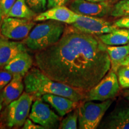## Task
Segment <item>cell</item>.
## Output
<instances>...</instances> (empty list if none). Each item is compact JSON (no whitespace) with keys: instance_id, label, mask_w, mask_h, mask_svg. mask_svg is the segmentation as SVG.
Returning a JSON list of instances; mask_svg holds the SVG:
<instances>
[{"instance_id":"2","label":"cell","mask_w":129,"mask_h":129,"mask_svg":"<svg viewBox=\"0 0 129 129\" xmlns=\"http://www.w3.org/2000/svg\"><path fill=\"white\" fill-rule=\"evenodd\" d=\"M24 84L26 92L34 98H40L44 94H51L65 97L77 102L85 99V93L52 80L38 68H31L26 74Z\"/></svg>"},{"instance_id":"21","label":"cell","mask_w":129,"mask_h":129,"mask_svg":"<svg viewBox=\"0 0 129 129\" xmlns=\"http://www.w3.org/2000/svg\"><path fill=\"white\" fill-rule=\"evenodd\" d=\"M111 15L113 17L129 16V0H120L113 6Z\"/></svg>"},{"instance_id":"24","label":"cell","mask_w":129,"mask_h":129,"mask_svg":"<svg viewBox=\"0 0 129 129\" xmlns=\"http://www.w3.org/2000/svg\"><path fill=\"white\" fill-rule=\"evenodd\" d=\"M13 77V74L6 70L4 67H0V91L9 84Z\"/></svg>"},{"instance_id":"7","label":"cell","mask_w":129,"mask_h":129,"mask_svg":"<svg viewBox=\"0 0 129 129\" xmlns=\"http://www.w3.org/2000/svg\"><path fill=\"white\" fill-rule=\"evenodd\" d=\"M34 20L27 19L6 17L3 19L0 32L5 38L13 40H23L35 26Z\"/></svg>"},{"instance_id":"23","label":"cell","mask_w":129,"mask_h":129,"mask_svg":"<svg viewBox=\"0 0 129 129\" xmlns=\"http://www.w3.org/2000/svg\"><path fill=\"white\" fill-rule=\"evenodd\" d=\"M27 4L36 13L44 12L47 9V0H25Z\"/></svg>"},{"instance_id":"13","label":"cell","mask_w":129,"mask_h":129,"mask_svg":"<svg viewBox=\"0 0 129 129\" xmlns=\"http://www.w3.org/2000/svg\"><path fill=\"white\" fill-rule=\"evenodd\" d=\"M41 98L45 102L50 105L60 117L71 112L79 106V102L58 95L47 94L43 95Z\"/></svg>"},{"instance_id":"18","label":"cell","mask_w":129,"mask_h":129,"mask_svg":"<svg viewBox=\"0 0 129 129\" xmlns=\"http://www.w3.org/2000/svg\"><path fill=\"white\" fill-rule=\"evenodd\" d=\"M98 37L106 46H122L129 42V29L118 28L112 32Z\"/></svg>"},{"instance_id":"29","label":"cell","mask_w":129,"mask_h":129,"mask_svg":"<svg viewBox=\"0 0 129 129\" xmlns=\"http://www.w3.org/2000/svg\"><path fill=\"white\" fill-rule=\"evenodd\" d=\"M3 100L2 96H1V93H0V114H1V110H2L3 108Z\"/></svg>"},{"instance_id":"27","label":"cell","mask_w":129,"mask_h":129,"mask_svg":"<svg viewBox=\"0 0 129 129\" xmlns=\"http://www.w3.org/2000/svg\"><path fill=\"white\" fill-rule=\"evenodd\" d=\"M23 129H45V128L42 125L38 124L30 120V119H26L25 123L22 126Z\"/></svg>"},{"instance_id":"6","label":"cell","mask_w":129,"mask_h":129,"mask_svg":"<svg viewBox=\"0 0 129 129\" xmlns=\"http://www.w3.org/2000/svg\"><path fill=\"white\" fill-rule=\"evenodd\" d=\"M117 73L111 69L108 73L87 92L84 101L104 102L114 98L120 88Z\"/></svg>"},{"instance_id":"36","label":"cell","mask_w":129,"mask_h":129,"mask_svg":"<svg viewBox=\"0 0 129 129\" xmlns=\"http://www.w3.org/2000/svg\"><path fill=\"white\" fill-rule=\"evenodd\" d=\"M0 1H1V0H0Z\"/></svg>"},{"instance_id":"5","label":"cell","mask_w":129,"mask_h":129,"mask_svg":"<svg viewBox=\"0 0 129 129\" xmlns=\"http://www.w3.org/2000/svg\"><path fill=\"white\" fill-rule=\"evenodd\" d=\"M33 98L31 94L25 92L8 105L6 118L7 127L19 128L23 126L29 115Z\"/></svg>"},{"instance_id":"16","label":"cell","mask_w":129,"mask_h":129,"mask_svg":"<svg viewBox=\"0 0 129 129\" xmlns=\"http://www.w3.org/2000/svg\"><path fill=\"white\" fill-rule=\"evenodd\" d=\"M23 77L18 74L13 75L12 80L3 88L1 92L3 104L8 106L12 102L18 99L22 94L24 85L22 81Z\"/></svg>"},{"instance_id":"1","label":"cell","mask_w":129,"mask_h":129,"mask_svg":"<svg viewBox=\"0 0 129 129\" xmlns=\"http://www.w3.org/2000/svg\"><path fill=\"white\" fill-rule=\"evenodd\" d=\"M106 47L98 35L71 26L57 43L37 51L35 64L52 80L86 93L111 70Z\"/></svg>"},{"instance_id":"25","label":"cell","mask_w":129,"mask_h":129,"mask_svg":"<svg viewBox=\"0 0 129 129\" xmlns=\"http://www.w3.org/2000/svg\"><path fill=\"white\" fill-rule=\"evenodd\" d=\"M16 0H1L0 1V10L2 12L3 15L7 16L10 10L15 3Z\"/></svg>"},{"instance_id":"8","label":"cell","mask_w":129,"mask_h":129,"mask_svg":"<svg viewBox=\"0 0 129 129\" xmlns=\"http://www.w3.org/2000/svg\"><path fill=\"white\" fill-rule=\"evenodd\" d=\"M80 31L88 34L100 35L112 32L118 28L111 22L101 17L77 14V19L74 23L71 25Z\"/></svg>"},{"instance_id":"12","label":"cell","mask_w":129,"mask_h":129,"mask_svg":"<svg viewBox=\"0 0 129 129\" xmlns=\"http://www.w3.org/2000/svg\"><path fill=\"white\" fill-rule=\"evenodd\" d=\"M101 128L129 129V103L118 105L106 118Z\"/></svg>"},{"instance_id":"26","label":"cell","mask_w":129,"mask_h":129,"mask_svg":"<svg viewBox=\"0 0 129 129\" xmlns=\"http://www.w3.org/2000/svg\"><path fill=\"white\" fill-rule=\"evenodd\" d=\"M114 23L117 28L129 29V16L121 17L115 20Z\"/></svg>"},{"instance_id":"32","label":"cell","mask_w":129,"mask_h":129,"mask_svg":"<svg viewBox=\"0 0 129 129\" xmlns=\"http://www.w3.org/2000/svg\"><path fill=\"white\" fill-rule=\"evenodd\" d=\"M129 63V55L127 56V59H126V60H125V62L124 63V64H123V65L124 64H127V63Z\"/></svg>"},{"instance_id":"4","label":"cell","mask_w":129,"mask_h":129,"mask_svg":"<svg viewBox=\"0 0 129 129\" xmlns=\"http://www.w3.org/2000/svg\"><path fill=\"white\" fill-rule=\"evenodd\" d=\"M113 102L108 99L101 103L84 101L78 106V128L95 129Z\"/></svg>"},{"instance_id":"3","label":"cell","mask_w":129,"mask_h":129,"mask_svg":"<svg viewBox=\"0 0 129 129\" xmlns=\"http://www.w3.org/2000/svg\"><path fill=\"white\" fill-rule=\"evenodd\" d=\"M64 23L55 20H46L35 25L23 43L30 50L40 51L57 43L63 34Z\"/></svg>"},{"instance_id":"17","label":"cell","mask_w":129,"mask_h":129,"mask_svg":"<svg viewBox=\"0 0 129 129\" xmlns=\"http://www.w3.org/2000/svg\"><path fill=\"white\" fill-rule=\"evenodd\" d=\"M108 53L111 61V69L117 73L118 69L123 65L129 55V48L127 46H107Z\"/></svg>"},{"instance_id":"28","label":"cell","mask_w":129,"mask_h":129,"mask_svg":"<svg viewBox=\"0 0 129 129\" xmlns=\"http://www.w3.org/2000/svg\"><path fill=\"white\" fill-rule=\"evenodd\" d=\"M47 9H51L53 7L64 6L68 2L69 0H47Z\"/></svg>"},{"instance_id":"22","label":"cell","mask_w":129,"mask_h":129,"mask_svg":"<svg viewBox=\"0 0 129 129\" xmlns=\"http://www.w3.org/2000/svg\"><path fill=\"white\" fill-rule=\"evenodd\" d=\"M120 85L123 88H129V63L121 67L117 72Z\"/></svg>"},{"instance_id":"11","label":"cell","mask_w":129,"mask_h":129,"mask_svg":"<svg viewBox=\"0 0 129 129\" xmlns=\"http://www.w3.org/2000/svg\"><path fill=\"white\" fill-rule=\"evenodd\" d=\"M77 14L69 8L62 6L48 9L47 10L38 13L33 20L34 22L55 20L71 25L76 20Z\"/></svg>"},{"instance_id":"14","label":"cell","mask_w":129,"mask_h":129,"mask_svg":"<svg viewBox=\"0 0 129 129\" xmlns=\"http://www.w3.org/2000/svg\"><path fill=\"white\" fill-rule=\"evenodd\" d=\"M33 62L32 56L25 51L17 54L4 67L13 75L18 74L23 77L31 69Z\"/></svg>"},{"instance_id":"34","label":"cell","mask_w":129,"mask_h":129,"mask_svg":"<svg viewBox=\"0 0 129 129\" xmlns=\"http://www.w3.org/2000/svg\"><path fill=\"white\" fill-rule=\"evenodd\" d=\"M128 48H129V42H128Z\"/></svg>"},{"instance_id":"9","label":"cell","mask_w":129,"mask_h":129,"mask_svg":"<svg viewBox=\"0 0 129 129\" xmlns=\"http://www.w3.org/2000/svg\"><path fill=\"white\" fill-rule=\"evenodd\" d=\"M29 118L45 128H57L60 121L59 116L40 98H38L32 105Z\"/></svg>"},{"instance_id":"10","label":"cell","mask_w":129,"mask_h":129,"mask_svg":"<svg viewBox=\"0 0 129 129\" xmlns=\"http://www.w3.org/2000/svg\"><path fill=\"white\" fill-rule=\"evenodd\" d=\"M112 7L107 1L95 3L87 0H74L69 6V9L77 14L101 18L111 13Z\"/></svg>"},{"instance_id":"33","label":"cell","mask_w":129,"mask_h":129,"mask_svg":"<svg viewBox=\"0 0 129 129\" xmlns=\"http://www.w3.org/2000/svg\"><path fill=\"white\" fill-rule=\"evenodd\" d=\"M3 13H2V12H1V10H0V23H1V20H2V17H3Z\"/></svg>"},{"instance_id":"30","label":"cell","mask_w":129,"mask_h":129,"mask_svg":"<svg viewBox=\"0 0 129 129\" xmlns=\"http://www.w3.org/2000/svg\"><path fill=\"white\" fill-rule=\"evenodd\" d=\"M124 94H125V98H126V99L129 101V90H127L126 91H125Z\"/></svg>"},{"instance_id":"19","label":"cell","mask_w":129,"mask_h":129,"mask_svg":"<svg viewBox=\"0 0 129 129\" xmlns=\"http://www.w3.org/2000/svg\"><path fill=\"white\" fill-rule=\"evenodd\" d=\"M36 15V13L29 7L25 0H16L6 17L32 20Z\"/></svg>"},{"instance_id":"20","label":"cell","mask_w":129,"mask_h":129,"mask_svg":"<svg viewBox=\"0 0 129 129\" xmlns=\"http://www.w3.org/2000/svg\"><path fill=\"white\" fill-rule=\"evenodd\" d=\"M78 120V109H75L61 121L59 128L61 129H76Z\"/></svg>"},{"instance_id":"31","label":"cell","mask_w":129,"mask_h":129,"mask_svg":"<svg viewBox=\"0 0 129 129\" xmlns=\"http://www.w3.org/2000/svg\"><path fill=\"white\" fill-rule=\"evenodd\" d=\"M88 1H91V2H95V3H99V2H104V1H106L107 0H87Z\"/></svg>"},{"instance_id":"15","label":"cell","mask_w":129,"mask_h":129,"mask_svg":"<svg viewBox=\"0 0 129 129\" xmlns=\"http://www.w3.org/2000/svg\"><path fill=\"white\" fill-rule=\"evenodd\" d=\"M25 51H27V49L23 42L1 40L0 41V67H4L17 54Z\"/></svg>"},{"instance_id":"35","label":"cell","mask_w":129,"mask_h":129,"mask_svg":"<svg viewBox=\"0 0 129 129\" xmlns=\"http://www.w3.org/2000/svg\"><path fill=\"white\" fill-rule=\"evenodd\" d=\"M1 38H0V41H1Z\"/></svg>"}]
</instances>
